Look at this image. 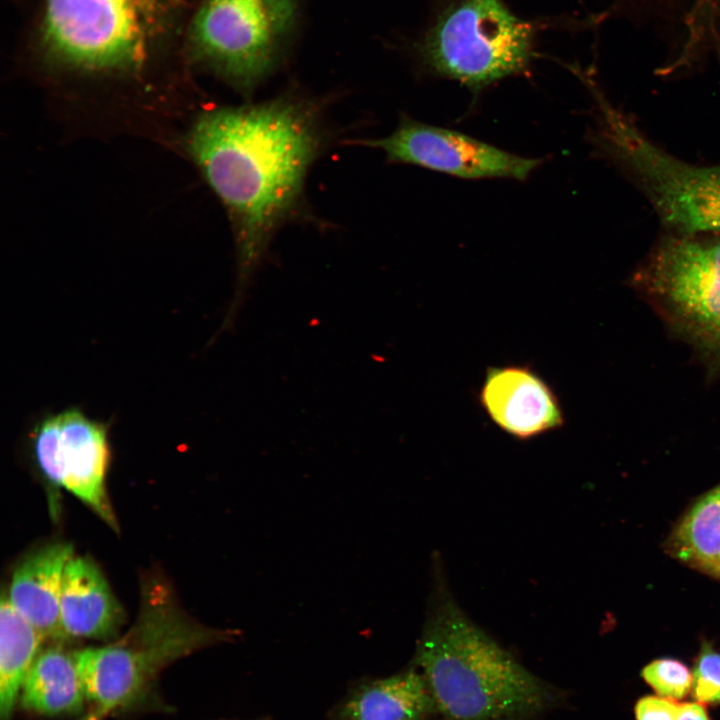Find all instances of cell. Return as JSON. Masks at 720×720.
I'll return each instance as SVG.
<instances>
[{"mask_svg": "<svg viewBox=\"0 0 720 720\" xmlns=\"http://www.w3.org/2000/svg\"><path fill=\"white\" fill-rule=\"evenodd\" d=\"M324 143L319 112L296 96L201 116L190 151L232 217L237 277L223 325L231 328L276 228L301 199Z\"/></svg>", "mask_w": 720, "mask_h": 720, "instance_id": "1", "label": "cell"}, {"mask_svg": "<svg viewBox=\"0 0 720 720\" xmlns=\"http://www.w3.org/2000/svg\"><path fill=\"white\" fill-rule=\"evenodd\" d=\"M435 711L447 720H528L554 695L543 681L439 593L415 656Z\"/></svg>", "mask_w": 720, "mask_h": 720, "instance_id": "2", "label": "cell"}, {"mask_svg": "<svg viewBox=\"0 0 720 720\" xmlns=\"http://www.w3.org/2000/svg\"><path fill=\"white\" fill-rule=\"evenodd\" d=\"M187 616L168 585L145 584L138 617L119 639L75 651L87 701L107 714L140 698L168 665L202 648L233 640Z\"/></svg>", "mask_w": 720, "mask_h": 720, "instance_id": "3", "label": "cell"}, {"mask_svg": "<svg viewBox=\"0 0 720 720\" xmlns=\"http://www.w3.org/2000/svg\"><path fill=\"white\" fill-rule=\"evenodd\" d=\"M189 0H46L40 39L56 60L85 70L140 66L172 40Z\"/></svg>", "mask_w": 720, "mask_h": 720, "instance_id": "4", "label": "cell"}, {"mask_svg": "<svg viewBox=\"0 0 720 720\" xmlns=\"http://www.w3.org/2000/svg\"><path fill=\"white\" fill-rule=\"evenodd\" d=\"M298 23V0H200L186 40L197 61L249 94L279 66Z\"/></svg>", "mask_w": 720, "mask_h": 720, "instance_id": "5", "label": "cell"}, {"mask_svg": "<svg viewBox=\"0 0 720 720\" xmlns=\"http://www.w3.org/2000/svg\"><path fill=\"white\" fill-rule=\"evenodd\" d=\"M532 26L503 0H462L439 17L421 47L424 66L474 94L527 70Z\"/></svg>", "mask_w": 720, "mask_h": 720, "instance_id": "6", "label": "cell"}, {"mask_svg": "<svg viewBox=\"0 0 720 720\" xmlns=\"http://www.w3.org/2000/svg\"><path fill=\"white\" fill-rule=\"evenodd\" d=\"M634 282L677 333L720 363V233L665 238Z\"/></svg>", "mask_w": 720, "mask_h": 720, "instance_id": "7", "label": "cell"}, {"mask_svg": "<svg viewBox=\"0 0 720 720\" xmlns=\"http://www.w3.org/2000/svg\"><path fill=\"white\" fill-rule=\"evenodd\" d=\"M599 139L633 174L660 219L675 233H720V165H694L674 157L623 111L606 117Z\"/></svg>", "mask_w": 720, "mask_h": 720, "instance_id": "8", "label": "cell"}, {"mask_svg": "<svg viewBox=\"0 0 720 720\" xmlns=\"http://www.w3.org/2000/svg\"><path fill=\"white\" fill-rule=\"evenodd\" d=\"M35 462L44 477L118 528L106 492L110 463L108 426L71 407L42 417L30 433Z\"/></svg>", "mask_w": 720, "mask_h": 720, "instance_id": "9", "label": "cell"}, {"mask_svg": "<svg viewBox=\"0 0 720 720\" xmlns=\"http://www.w3.org/2000/svg\"><path fill=\"white\" fill-rule=\"evenodd\" d=\"M359 143L379 149L392 163L416 165L453 177L526 181L543 159L519 156L465 133L403 116L387 137Z\"/></svg>", "mask_w": 720, "mask_h": 720, "instance_id": "10", "label": "cell"}, {"mask_svg": "<svg viewBox=\"0 0 720 720\" xmlns=\"http://www.w3.org/2000/svg\"><path fill=\"white\" fill-rule=\"evenodd\" d=\"M478 400L495 425L519 440L537 437L565 424L557 394L527 364L488 367Z\"/></svg>", "mask_w": 720, "mask_h": 720, "instance_id": "11", "label": "cell"}, {"mask_svg": "<svg viewBox=\"0 0 720 720\" xmlns=\"http://www.w3.org/2000/svg\"><path fill=\"white\" fill-rule=\"evenodd\" d=\"M125 616L96 564L72 556L64 571L60 596V625L64 640L117 637Z\"/></svg>", "mask_w": 720, "mask_h": 720, "instance_id": "12", "label": "cell"}, {"mask_svg": "<svg viewBox=\"0 0 720 720\" xmlns=\"http://www.w3.org/2000/svg\"><path fill=\"white\" fill-rule=\"evenodd\" d=\"M73 548L64 542L44 545L15 569L9 591L12 606L46 640L64 641L60 625L63 575Z\"/></svg>", "mask_w": 720, "mask_h": 720, "instance_id": "13", "label": "cell"}, {"mask_svg": "<svg viewBox=\"0 0 720 720\" xmlns=\"http://www.w3.org/2000/svg\"><path fill=\"white\" fill-rule=\"evenodd\" d=\"M434 712L425 678L412 667L360 685L338 707L333 720H427Z\"/></svg>", "mask_w": 720, "mask_h": 720, "instance_id": "14", "label": "cell"}, {"mask_svg": "<svg viewBox=\"0 0 720 720\" xmlns=\"http://www.w3.org/2000/svg\"><path fill=\"white\" fill-rule=\"evenodd\" d=\"M42 647L30 667L21 688L22 705L47 715H71L81 712L87 701L78 672L75 651L59 642Z\"/></svg>", "mask_w": 720, "mask_h": 720, "instance_id": "15", "label": "cell"}, {"mask_svg": "<svg viewBox=\"0 0 720 720\" xmlns=\"http://www.w3.org/2000/svg\"><path fill=\"white\" fill-rule=\"evenodd\" d=\"M45 639L3 593L0 606V716L10 720L23 681Z\"/></svg>", "mask_w": 720, "mask_h": 720, "instance_id": "16", "label": "cell"}, {"mask_svg": "<svg viewBox=\"0 0 720 720\" xmlns=\"http://www.w3.org/2000/svg\"><path fill=\"white\" fill-rule=\"evenodd\" d=\"M675 555L720 576V484L701 497L672 537Z\"/></svg>", "mask_w": 720, "mask_h": 720, "instance_id": "17", "label": "cell"}, {"mask_svg": "<svg viewBox=\"0 0 720 720\" xmlns=\"http://www.w3.org/2000/svg\"><path fill=\"white\" fill-rule=\"evenodd\" d=\"M642 677L661 696L684 697L692 686L689 669L681 662L664 658L649 663L642 670Z\"/></svg>", "mask_w": 720, "mask_h": 720, "instance_id": "18", "label": "cell"}, {"mask_svg": "<svg viewBox=\"0 0 720 720\" xmlns=\"http://www.w3.org/2000/svg\"><path fill=\"white\" fill-rule=\"evenodd\" d=\"M693 690L695 698L701 702H720V654L706 643L694 669Z\"/></svg>", "mask_w": 720, "mask_h": 720, "instance_id": "19", "label": "cell"}, {"mask_svg": "<svg viewBox=\"0 0 720 720\" xmlns=\"http://www.w3.org/2000/svg\"><path fill=\"white\" fill-rule=\"evenodd\" d=\"M677 703L657 696L641 698L635 706L637 720H676Z\"/></svg>", "mask_w": 720, "mask_h": 720, "instance_id": "20", "label": "cell"}, {"mask_svg": "<svg viewBox=\"0 0 720 720\" xmlns=\"http://www.w3.org/2000/svg\"><path fill=\"white\" fill-rule=\"evenodd\" d=\"M676 720H709L705 708L699 703L679 705Z\"/></svg>", "mask_w": 720, "mask_h": 720, "instance_id": "21", "label": "cell"}, {"mask_svg": "<svg viewBox=\"0 0 720 720\" xmlns=\"http://www.w3.org/2000/svg\"><path fill=\"white\" fill-rule=\"evenodd\" d=\"M107 715L102 709L95 707L80 720H102Z\"/></svg>", "mask_w": 720, "mask_h": 720, "instance_id": "22", "label": "cell"}]
</instances>
